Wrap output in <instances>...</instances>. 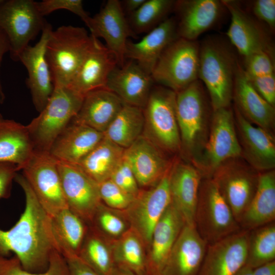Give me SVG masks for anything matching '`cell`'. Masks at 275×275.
Returning <instances> with one entry per match:
<instances>
[{"label": "cell", "mask_w": 275, "mask_h": 275, "mask_svg": "<svg viewBox=\"0 0 275 275\" xmlns=\"http://www.w3.org/2000/svg\"><path fill=\"white\" fill-rule=\"evenodd\" d=\"M52 29L51 24L47 23L38 42L34 46L26 47L18 58V61L21 62L28 71L26 84L35 109L39 113L46 105L54 88L45 58L46 44Z\"/></svg>", "instance_id": "cell-19"}, {"label": "cell", "mask_w": 275, "mask_h": 275, "mask_svg": "<svg viewBox=\"0 0 275 275\" xmlns=\"http://www.w3.org/2000/svg\"><path fill=\"white\" fill-rule=\"evenodd\" d=\"M36 3L40 13L43 17L58 10H66L78 16L89 28L92 17L84 9L81 0H43Z\"/></svg>", "instance_id": "cell-44"}, {"label": "cell", "mask_w": 275, "mask_h": 275, "mask_svg": "<svg viewBox=\"0 0 275 275\" xmlns=\"http://www.w3.org/2000/svg\"><path fill=\"white\" fill-rule=\"evenodd\" d=\"M57 166L68 208L90 225L102 203L98 183L77 164L57 160Z\"/></svg>", "instance_id": "cell-15"}, {"label": "cell", "mask_w": 275, "mask_h": 275, "mask_svg": "<svg viewBox=\"0 0 275 275\" xmlns=\"http://www.w3.org/2000/svg\"><path fill=\"white\" fill-rule=\"evenodd\" d=\"M154 84L151 74L135 62L127 60L123 66H117L113 70L105 88L125 104L143 108Z\"/></svg>", "instance_id": "cell-23"}, {"label": "cell", "mask_w": 275, "mask_h": 275, "mask_svg": "<svg viewBox=\"0 0 275 275\" xmlns=\"http://www.w3.org/2000/svg\"><path fill=\"white\" fill-rule=\"evenodd\" d=\"M70 275H101L77 256L65 258Z\"/></svg>", "instance_id": "cell-48"}, {"label": "cell", "mask_w": 275, "mask_h": 275, "mask_svg": "<svg viewBox=\"0 0 275 275\" xmlns=\"http://www.w3.org/2000/svg\"><path fill=\"white\" fill-rule=\"evenodd\" d=\"M275 219V170L259 172L256 192L243 214L239 226L251 231L274 222Z\"/></svg>", "instance_id": "cell-31"}, {"label": "cell", "mask_w": 275, "mask_h": 275, "mask_svg": "<svg viewBox=\"0 0 275 275\" xmlns=\"http://www.w3.org/2000/svg\"><path fill=\"white\" fill-rule=\"evenodd\" d=\"M103 138L102 132L70 122L55 139L49 153L58 160L77 164Z\"/></svg>", "instance_id": "cell-29"}, {"label": "cell", "mask_w": 275, "mask_h": 275, "mask_svg": "<svg viewBox=\"0 0 275 275\" xmlns=\"http://www.w3.org/2000/svg\"><path fill=\"white\" fill-rule=\"evenodd\" d=\"M47 23L33 0H3L0 4V28L8 38L14 61Z\"/></svg>", "instance_id": "cell-10"}, {"label": "cell", "mask_w": 275, "mask_h": 275, "mask_svg": "<svg viewBox=\"0 0 275 275\" xmlns=\"http://www.w3.org/2000/svg\"><path fill=\"white\" fill-rule=\"evenodd\" d=\"M252 275H275V261L254 269Z\"/></svg>", "instance_id": "cell-51"}, {"label": "cell", "mask_w": 275, "mask_h": 275, "mask_svg": "<svg viewBox=\"0 0 275 275\" xmlns=\"http://www.w3.org/2000/svg\"><path fill=\"white\" fill-rule=\"evenodd\" d=\"M249 231L208 244L198 275H235L246 264Z\"/></svg>", "instance_id": "cell-20"}, {"label": "cell", "mask_w": 275, "mask_h": 275, "mask_svg": "<svg viewBox=\"0 0 275 275\" xmlns=\"http://www.w3.org/2000/svg\"><path fill=\"white\" fill-rule=\"evenodd\" d=\"M144 127L143 108L125 104L103 133L106 138L126 149L143 134Z\"/></svg>", "instance_id": "cell-36"}, {"label": "cell", "mask_w": 275, "mask_h": 275, "mask_svg": "<svg viewBox=\"0 0 275 275\" xmlns=\"http://www.w3.org/2000/svg\"><path fill=\"white\" fill-rule=\"evenodd\" d=\"M244 8L273 34L275 31V1H245Z\"/></svg>", "instance_id": "cell-45"}, {"label": "cell", "mask_w": 275, "mask_h": 275, "mask_svg": "<svg viewBox=\"0 0 275 275\" xmlns=\"http://www.w3.org/2000/svg\"><path fill=\"white\" fill-rule=\"evenodd\" d=\"M259 175L240 156L222 163L212 176L238 223L256 192Z\"/></svg>", "instance_id": "cell-11"}, {"label": "cell", "mask_w": 275, "mask_h": 275, "mask_svg": "<svg viewBox=\"0 0 275 275\" xmlns=\"http://www.w3.org/2000/svg\"><path fill=\"white\" fill-rule=\"evenodd\" d=\"M98 188L102 203L114 209L126 210L134 199L110 179L98 183Z\"/></svg>", "instance_id": "cell-43"}, {"label": "cell", "mask_w": 275, "mask_h": 275, "mask_svg": "<svg viewBox=\"0 0 275 275\" xmlns=\"http://www.w3.org/2000/svg\"><path fill=\"white\" fill-rule=\"evenodd\" d=\"M194 224L197 232L207 244L241 230L211 178L201 180Z\"/></svg>", "instance_id": "cell-7"}, {"label": "cell", "mask_w": 275, "mask_h": 275, "mask_svg": "<svg viewBox=\"0 0 275 275\" xmlns=\"http://www.w3.org/2000/svg\"><path fill=\"white\" fill-rule=\"evenodd\" d=\"M124 104L106 88L95 90L84 96L81 106L71 122L104 133Z\"/></svg>", "instance_id": "cell-30"}, {"label": "cell", "mask_w": 275, "mask_h": 275, "mask_svg": "<svg viewBox=\"0 0 275 275\" xmlns=\"http://www.w3.org/2000/svg\"><path fill=\"white\" fill-rule=\"evenodd\" d=\"M233 109L241 157L259 172L274 170L273 134L250 122L234 105Z\"/></svg>", "instance_id": "cell-18"}, {"label": "cell", "mask_w": 275, "mask_h": 275, "mask_svg": "<svg viewBox=\"0 0 275 275\" xmlns=\"http://www.w3.org/2000/svg\"><path fill=\"white\" fill-rule=\"evenodd\" d=\"M253 269L245 264L235 275H252Z\"/></svg>", "instance_id": "cell-53"}, {"label": "cell", "mask_w": 275, "mask_h": 275, "mask_svg": "<svg viewBox=\"0 0 275 275\" xmlns=\"http://www.w3.org/2000/svg\"><path fill=\"white\" fill-rule=\"evenodd\" d=\"M11 47L8 38L5 33L0 28V68L3 57L7 52L10 51ZM1 75V74H0ZM0 76V103L2 104L5 99Z\"/></svg>", "instance_id": "cell-49"}, {"label": "cell", "mask_w": 275, "mask_h": 275, "mask_svg": "<svg viewBox=\"0 0 275 275\" xmlns=\"http://www.w3.org/2000/svg\"><path fill=\"white\" fill-rule=\"evenodd\" d=\"M22 170L39 203L50 216L68 208L57 160L49 152L34 150Z\"/></svg>", "instance_id": "cell-12"}, {"label": "cell", "mask_w": 275, "mask_h": 275, "mask_svg": "<svg viewBox=\"0 0 275 275\" xmlns=\"http://www.w3.org/2000/svg\"><path fill=\"white\" fill-rule=\"evenodd\" d=\"M112 250L116 266L136 275L146 274L147 248L142 237L132 228L112 241Z\"/></svg>", "instance_id": "cell-37"}, {"label": "cell", "mask_w": 275, "mask_h": 275, "mask_svg": "<svg viewBox=\"0 0 275 275\" xmlns=\"http://www.w3.org/2000/svg\"><path fill=\"white\" fill-rule=\"evenodd\" d=\"M274 261V222L249 231L246 265L255 269Z\"/></svg>", "instance_id": "cell-40"}, {"label": "cell", "mask_w": 275, "mask_h": 275, "mask_svg": "<svg viewBox=\"0 0 275 275\" xmlns=\"http://www.w3.org/2000/svg\"><path fill=\"white\" fill-rule=\"evenodd\" d=\"M146 275H162L161 273H157V274H146Z\"/></svg>", "instance_id": "cell-54"}, {"label": "cell", "mask_w": 275, "mask_h": 275, "mask_svg": "<svg viewBox=\"0 0 275 275\" xmlns=\"http://www.w3.org/2000/svg\"><path fill=\"white\" fill-rule=\"evenodd\" d=\"M202 178L191 163L174 158L169 175L171 204L188 226L195 227V213Z\"/></svg>", "instance_id": "cell-22"}, {"label": "cell", "mask_w": 275, "mask_h": 275, "mask_svg": "<svg viewBox=\"0 0 275 275\" xmlns=\"http://www.w3.org/2000/svg\"><path fill=\"white\" fill-rule=\"evenodd\" d=\"M244 72L256 91L266 101L275 106L274 56L257 52L242 58Z\"/></svg>", "instance_id": "cell-35"}, {"label": "cell", "mask_w": 275, "mask_h": 275, "mask_svg": "<svg viewBox=\"0 0 275 275\" xmlns=\"http://www.w3.org/2000/svg\"><path fill=\"white\" fill-rule=\"evenodd\" d=\"M0 275H70L65 258L60 252L51 257L47 269L43 272L34 273L24 270L15 255L10 258L0 256Z\"/></svg>", "instance_id": "cell-42"}, {"label": "cell", "mask_w": 275, "mask_h": 275, "mask_svg": "<svg viewBox=\"0 0 275 275\" xmlns=\"http://www.w3.org/2000/svg\"><path fill=\"white\" fill-rule=\"evenodd\" d=\"M34 151L26 125L0 113V162L13 163L22 170Z\"/></svg>", "instance_id": "cell-32"}, {"label": "cell", "mask_w": 275, "mask_h": 275, "mask_svg": "<svg viewBox=\"0 0 275 275\" xmlns=\"http://www.w3.org/2000/svg\"><path fill=\"white\" fill-rule=\"evenodd\" d=\"M97 39L83 27L63 25L51 30L45 58L53 85H69Z\"/></svg>", "instance_id": "cell-4"}, {"label": "cell", "mask_w": 275, "mask_h": 275, "mask_svg": "<svg viewBox=\"0 0 275 275\" xmlns=\"http://www.w3.org/2000/svg\"><path fill=\"white\" fill-rule=\"evenodd\" d=\"M227 10L222 0H177L173 12L179 37L197 40L215 26Z\"/></svg>", "instance_id": "cell-17"}, {"label": "cell", "mask_w": 275, "mask_h": 275, "mask_svg": "<svg viewBox=\"0 0 275 275\" xmlns=\"http://www.w3.org/2000/svg\"><path fill=\"white\" fill-rule=\"evenodd\" d=\"M241 156L236 133L233 107L213 111L208 139L198 159L193 164L203 178H211L223 162Z\"/></svg>", "instance_id": "cell-9"}, {"label": "cell", "mask_w": 275, "mask_h": 275, "mask_svg": "<svg viewBox=\"0 0 275 275\" xmlns=\"http://www.w3.org/2000/svg\"><path fill=\"white\" fill-rule=\"evenodd\" d=\"M124 156L130 166L140 188L157 184L171 169L174 158L142 135L125 149Z\"/></svg>", "instance_id": "cell-21"}, {"label": "cell", "mask_w": 275, "mask_h": 275, "mask_svg": "<svg viewBox=\"0 0 275 275\" xmlns=\"http://www.w3.org/2000/svg\"><path fill=\"white\" fill-rule=\"evenodd\" d=\"M18 171L19 169L15 164L0 162V199L10 197L12 182Z\"/></svg>", "instance_id": "cell-47"}, {"label": "cell", "mask_w": 275, "mask_h": 275, "mask_svg": "<svg viewBox=\"0 0 275 275\" xmlns=\"http://www.w3.org/2000/svg\"><path fill=\"white\" fill-rule=\"evenodd\" d=\"M232 100L233 105L248 121L273 134L274 107L254 89L246 77L240 61L235 74Z\"/></svg>", "instance_id": "cell-25"}, {"label": "cell", "mask_w": 275, "mask_h": 275, "mask_svg": "<svg viewBox=\"0 0 275 275\" xmlns=\"http://www.w3.org/2000/svg\"><path fill=\"white\" fill-rule=\"evenodd\" d=\"M185 225L180 214L170 204L153 230L147 250L146 274L161 273L171 250Z\"/></svg>", "instance_id": "cell-24"}, {"label": "cell", "mask_w": 275, "mask_h": 275, "mask_svg": "<svg viewBox=\"0 0 275 275\" xmlns=\"http://www.w3.org/2000/svg\"><path fill=\"white\" fill-rule=\"evenodd\" d=\"M52 232L65 258L78 256L89 225L68 208L51 216Z\"/></svg>", "instance_id": "cell-33"}, {"label": "cell", "mask_w": 275, "mask_h": 275, "mask_svg": "<svg viewBox=\"0 0 275 275\" xmlns=\"http://www.w3.org/2000/svg\"><path fill=\"white\" fill-rule=\"evenodd\" d=\"M53 86L44 108L26 125L35 150L49 152L55 139L77 114L83 100L84 96L68 86Z\"/></svg>", "instance_id": "cell-6"}, {"label": "cell", "mask_w": 275, "mask_h": 275, "mask_svg": "<svg viewBox=\"0 0 275 275\" xmlns=\"http://www.w3.org/2000/svg\"><path fill=\"white\" fill-rule=\"evenodd\" d=\"M90 225L112 241L131 228L124 211L111 208L102 203L97 208Z\"/></svg>", "instance_id": "cell-41"}, {"label": "cell", "mask_w": 275, "mask_h": 275, "mask_svg": "<svg viewBox=\"0 0 275 275\" xmlns=\"http://www.w3.org/2000/svg\"><path fill=\"white\" fill-rule=\"evenodd\" d=\"M176 111L180 153L193 164L206 145L213 111L207 92L199 79L176 93Z\"/></svg>", "instance_id": "cell-3"}, {"label": "cell", "mask_w": 275, "mask_h": 275, "mask_svg": "<svg viewBox=\"0 0 275 275\" xmlns=\"http://www.w3.org/2000/svg\"><path fill=\"white\" fill-rule=\"evenodd\" d=\"M195 227L185 225L176 241L162 275H198L207 248Z\"/></svg>", "instance_id": "cell-26"}, {"label": "cell", "mask_w": 275, "mask_h": 275, "mask_svg": "<svg viewBox=\"0 0 275 275\" xmlns=\"http://www.w3.org/2000/svg\"><path fill=\"white\" fill-rule=\"evenodd\" d=\"M125 149L106 138L102 140L77 164L97 183L110 178L122 159Z\"/></svg>", "instance_id": "cell-34"}, {"label": "cell", "mask_w": 275, "mask_h": 275, "mask_svg": "<svg viewBox=\"0 0 275 275\" xmlns=\"http://www.w3.org/2000/svg\"><path fill=\"white\" fill-rule=\"evenodd\" d=\"M231 17L227 38L242 58L265 52L274 56L273 35L243 7L241 1L222 0Z\"/></svg>", "instance_id": "cell-13"}, {"label": "cell", "mask_w": 275, "mask_h": 275, "mask_svg": "<svg viewBox=\"0 0 275 275\" xmlns=\"http://www.w3.org/2000/svg\"><path fill=\"white\" fill-rule=\"evenodd\" d=\"M110 275H136V274L127 269L116 265Z\"/></svg>", "instance_id": "cell-52"}, {"label": "cell", "mask_w": 275, "mask_h": 275, "mask_svg": "<svg viewBox=\"0 0 275 275\" xmlns=\"http://www.w3.org/2000/svg\"><path fill=\"white\" fill-rule=\"evenodd\" d=\"M112 241L89 225L77 257L101 275H110L116 266Z\"/></svg>", "instance_id": "cell-38"}, {"label": "cell", "mask_w": 275, "mask_h": 275, "mask_svg": "<svg viewBox=\"0 0 275 275\" xmlns=\"http://www.w3.org/2000/svg\"><path fill=\"white\" fill-rule=\"evenodd\" d=\"M3 0H0V4L3 2Z\"/></svg>", "instance_id": "cell-55"}, {"label": "cell", "mask_w": 275, "mask_h": 275, "mask_svg": "<svg viewBox=\"0 0 275 275\" xmlns=\"http://www.w3.org/2000/svg\"><path fill=\"white\" fill-rule=\"evenodd\" d=\"M117 66L114 54L97 39L67 86L82 96L92 91L104 88L110 73Z\"/></svg>", "instance_id": "cell-28"}, {"label": "cell", "mask_w": 275, "mask_h": 275, "mask_svg": "<svg viewBox=\"0 0 275 275\" xmlns=\"http://www.w3.org/2000/svg\"><path fill=\"white\" fill-rule=\"evenodd\" d=\"M178 37L175 19L174 16H170L140 41L134 42L128 39L126 44L125 59L135 62L151 75L164 50Z\"/></svg>", "instance_id": "cell-27"}, {"label": "cell", "mask_w": 275, "mask_h": 275, "mask_svg": "<svg viewBox=\"0 0 275 275\" xmlns=\"http://www.w3.org/2000/svg\"><path fill=\"white\" fill-rule=\"evenodd\" d=\"M199 42L178 37L164 50L151 73L156 85L176 93L198 79Z\"/></svg>", "instance_id": "cell-8"}, {"label": "cell", "mask_w": 275, "mask_h": 275, "mask_svg": "<svg viewBox=\"0 0 275 275\" xmlns=\"http://www.w3.org/2000/svg\"><path fill=\"white\" fill-rule=\"evenodd\" d=\"M89 29L93 38L104 40L105 46L116 57L117 66H123L126 61L125 51L127 40L138 36L131 30L120 1L108 0L91 18Z\"/></svg>", "instance_id": "cell-16"}, {"label": "cell", "mask_w": 275, "mask_h": 275, "mask_svg": "<svg viewBox=\"0 0 275 275\" xmlns=\"http://www.w3.org/2000/svg\"><path fill=\"white\" fill-rule=\"evenodd\" d=\"M176 98L175 92L155 84L143 108L142 135L167 155L181 152Z\"/></svg>", "instance_id": "cell-5"}, {"label": "cell", "mask_w": 275, "mask_h": 275, "mask_svg": "<svg viewBox=\"0 0 275 275\" xmlns=\"http://www.w3.org/2000/svg\"><path fill=\"white\" fill-rule=\"evenodd\" d=\"M170 170L154 186L141 188L130 206L123 210L130 227L142 237L147 250L156 225L171 204Z\"/></svg>", "instance_id": "cell-14"}, {"label": "cell", "mask_w": 275, "mask_h": 275, "mask_svg": "<svg viewBox=\"0 0 275 275\" xmlns=\"http://www.w3.org/2000/svg\"><path fill=\"white\" fill-rule=\"evenodd\" d=\"M146 0H123L120 1L121 7L126 16L137 10Z\"/></svg>", "instance_id": "cell-50"}, {"label": "cell", "mask_w": 275, "mask_h": 275, "mask_svg": "<svg viewBox=\"0 0 275 275\" xmlns=\"http://www.w3.org/2000/svg\"><path fill=\"white\" fill-rule=\"evenodd\" d=\"M198 78L204 85L213 108L231 106L235 74L240 61L228 39L209 35L199 43Z\"/></svg>", "instance_id": "cell-2"}, {"label": "cell", "mask_w": 275, "mask_h": 275, "mask_svg": "<svg viewBox=\"0 0 275 275\" xmlns=\"http://www.w3.org/2000/svg\"><path fill=\"white\" fill-rule=\"evenodd\" d=\"M14 180L23 190L25 207L13 227L7 231L0 229V256L8 258L13 253L24 270L43 272L47 269L52 255L60 252L52 232L51 216L24 176L17 173Z\"/></svg>", "instance_id": "cell-1"}, {"label": "cell", "mask_w": 275, "mask_h": 275, "mask_svg": "<svg viewBox=\"0 0 275 275\" xmlns=\"http://www.w3.org/2000/svg\"><path fill=\"white\" fill-rule=\"evenodd\" d=\"M175 1L146 0L135 12L126 16L128 24L136 36L148 33L169 17Z\"/></svg>", "instance_id": "cell-39"}, {"label": "cell", "mask_w": 275, "mask_h": 275, "mask_svg": "<svg viewBox=\"0 0 275 275\" xmlns=\"http://www.w3.org/2000/svg\"><path fill=\"white\" fill-rule=\"evenodd\" d=\"M109 179L134 198L141 190L132 169L124 155Z\"/></svg>", "instance_id": "cell-46"}]
</instances>
